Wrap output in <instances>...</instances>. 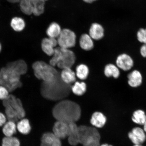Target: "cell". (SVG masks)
Masks as SVG:
<instances>
[{
    "label": "cell",
    "mask_w": 146,
    "mask_h": 146,
    "mask_svg": "<svg viewBox=\"0 0 146 146\" xmlns=\"http://www.w3.org/2000/svg\"><path fill=\"white\" fill-rule=\"evenodd\" d=\"M72 85L63 82L60 76L51 82H43L41 86V94L44 98L52 101L64 100L72 91Z\"/></svg>",
    "instance_id": "1"
},
{
    "label": "cell",
    "mask_w": 146,
    "mask_h": 146,
    "mask_svg": "<svg viewBox=\"0 0 146 146\" xmlns=\"http://www.w3.org/2000/svg\"><path fill=\"white\" fill-rule=\"evenodd\" d=\"M52 115L58 121L70 123H76L81 117V110L79 105L68 100H63L55 105Z\"/></svg>",
    "instance_id": "2"
},
{
    "label": "cell",
    "mask_w": 146,
    "mask_h": 146,
    "mask_svg": "<svg viewBox=\"0 0 146 146\" xmlns=\"http://www.w3.org/2000/svg\"><path fill=\"white\" fill-rule=\"evenodd\" d=\"M52 56L50 61V64L62 69L71 68L76 60L75 55L72 51L60 47H56Z\"/></svg>",
    "instance_id": "3"
},
{
    "label": "cell",
    "mask_w": 146,
    "mask_h": 146,
    "mask_svg": "<svg viewBox=\"0 0 146 146\" xmlns=\"http://www.w3.org/2000/svg\"><path fill=\"white\" fill-rule=\"evenodd\" d=\"M21 76L10 67H3L0 69V85L6 88L9 92H12L22 86Z\"/></svg>",
    "instance_id": "4"
},
{
    "label": "cell",
    "mask_w": 146,
    "mask_h": 146,
    "mask_svg": "<svg viewBox=\"0 0 146 146\" xmlns=\"http://www.w3.org/2000/svg\"><path fill=\"white\" fill-rule=\"evenodd\" d=\"M32 68L36 78L43 82L53 81L60 74L54 66L42 61L35 62L33 64Z\"/></svg>",
    "instance_id": "5"
},
{
    "label": "cell",
    "mask_w": 146,
    "mask_h": 146,
    "mask_svg": "<svg viewBox=\"0 0 146 146\" xmlns=\"http://www.w3.org/2000/svg\"><path fill=\"white\" fill-rule=\"evenodd\" d=\"M78 132L79 143L83 145L100 141V134L95 127L80 125L78 127Z\"/></svg>",
    "instance_id": "6"
},
{
    "label": "cell",
    "mask_w": 146,
    "mask_h": 146,
    "mask_svg": "<svg viewBox=\"0 0 146 146\" xmlns=\"http://www.w3.org/2000/svg\"><path fill=\"white\" fill-rule=\"evenodd\" d=\"M57 40L59 47L69 49L75 45L76 35L72 30L68 29H64L62 30Z\"/></svg>",
    "instance_id": "7"
},
{
    "label": "cell",
    "mask_w": 146,
    "mask_h": 146,
    "mask_svg": "<svg viewBox=\"0 0 146 146\" xmlns=\"http://www.w3.org/2000/svg\"><path fill=\"white\" fill-rule=\"evenodd\" d=\"M3 105L5 107H11L17 113L19 119H21L25 116V112L21 100L12 94H10L6 99L3 100Z\"/></svg>",
    "instance_id": "8"
},
{
    "label": "cell",
    "mask_w": 146,
    "mask_h": 146,
    "mask_svg": "<svg viewBox=\"0 0 146 146\" xmlns=\"http://www.w3.org/2000/svg\"><path fill=\"white\" fill-rule=\"evenodd\" d=\"M69 132V123L61 121H56L53 127V133L60 139L68 137Z\"/></svg>",
    "instance_id": "9"
},
{
    "label": "cell",
    "mask_w": 146,
    "mask_h": 146,
    "mask_svg": "<svg viewBox=\"0 0 146 146\" xmlns=\"http://www.w3.org/2000/svg\"><path fill=\"white\" fill-rule=\"evenodd\" d=\"M129 138L135 145H141L146 140V135L144 129L135 127L128 134Z\"/></svg>",
    "instance_id": "10"
},
{
    "label": "cell",
    "mask_w": 146,
    "mask_h": 146,
    "mask_svg": "<svg viewBox=\"0 0 146 146\" xmlns=\"http://www.w3.org/2000/svg\"><path fill=\"white\" fill-rule=\"evenodd\" d=\"M116 64L119 68L127 71L132 68L134 65V61L129 55L123 54L117 56L116 60Z\"/></svg>",
    "instance_id": "11"
},
{
    "label": "cell",
    "mask_w": 146,
    "mask_h": 146,
    "mask_svg": "<svg viewBox=\"0 0 146 146\" xmlns=\"http://www.w3.org/2000/svg\"><path fill=\"white\" fill-rule=\"evenodd\" d=\"M58 44L57 39L52 38H46L41 42V48L43 52L47 55H53L55 48Z\"/></svg>",
    "instance_id": "12"
},
{
    "label": "cell",
    "mask_w": 146,
    "mask_h": 146,
    "mask_svg": "<svg viewBox=\"0 0 146 146\" xmlns=\"http://www.w3.org/2000/svg\"><path fill=\"white\" fill-rule=\"evenodd\" d=\"M41 146H62L61 139L51 132L45 133L41 138Z\"/></svg>",
    "instance_id": "13"
},
{
    "label": "cell",
    "mask_w": 146,
    "mask_h": 146,
    "mask_svg": "<svg viewBox=\"0 0 146 146\" xmlns=\"http://www.w3.org/2000/svg\"><path fill=\"white\" fill-rule=\"evenodd\" d=\"M104 29L102 25L98 23L91 25L89 30V35L93 40H99L104 36Z\"/></svg>",
    "instance_id": "14"
},
{
    "label": "cell",
    "mask_w": 146,
    "mask_h": 146,
    "mask_svg": "<svg viewBox=\"0 0 146 146\" xmlns=\"http://www.w3.org/2000/svg\"><path fill=\"white\" fill-rule=\"evenodd\" d=\"M6 66L13 69L21 76L26 74L28 69L27 64L23 60L10 62Z\"/></svg>",
    "instance_id": "15"
},
{
    "label": "cell",
    "mask_w": 146,
    "mask_h": 146,
    "mask_svg": "<svg viewBox=\"0 0 146 146\" xmlns=\"http://www.w3.org/2000/svg\"><path fill=\"white\" fill-rule=\"evenodd\" d=\"M69 132L67 137L69 143L71 145H77L80 143L78 136V127L74 123H69Z\"/></svg>",
    "instance_id": "16"
},
{
    "label": "cell",
    "mask_w": 146,
    "mask_h": 146,
    "mask_svg": "<svg viewBox=\"0 0 146 146\" xmlns=\"http://www.w3.org/2000/svg\"><path fill=\"white\" fill-rule=\"evenodd\" d=\"M128 83L129 86L136 88L140 86L142 82L141 73L137 70H134L128 75Z\"/></svg>",
    "instance_id": "17"
},
{
    "label": "cell",
    "mask_w": 146,
    "mask_h": 146,
    "mask_svg": "<svg viewBox=\"0 0 146 146\" xmlns=\"http://www.w3.org/2000/svg\"><path fill=\"white\" fill-rule=\"evenodd\" d=\"M106 121L107 118L104 115L99 112L94 113L90 120L91 124L94 127L98 128L103 127Z\"/></svg>",
    "instance_id": "18"
},
{
    "label": "cell",
    "mask_w": 146,
    "mask_h": 146,
    "mask_svg": "<svg viewBox=\"0 0 146 146\" xmlns=\"http://www.w3.org/2000/svg\"><path fill=\"white\" fill-rule=\"evenodd\" d=\"M60 76L63 81L68 84L71 85L72 83L76 82V74L71 68L63 69L60 74Z\"/></svg>",
    "instance_id": "19"
},
{
    "label": "cell",
    "mask_w": 146,
    "mask_h": 146,
    "mask_svg": "<svg viewBox=\"0 0 146 146\" xmlns=\"http://www.w3.org/2000/svg\"><path fill=\"white\" fill-rule=\"evenodd\" d=\"M80 45L84 50L87 51L91 50L94 47L93 39L89 34H83L80 38Z\"/></svg>",
    "instance_id": "20"
},
{
    "label": "cell",
    "mask_w": 146,
    "mask_h": 146,
    "mask_svg": "<svg viewBox=\"0 0 146 146\" xmlns=\"http://www.w3.org/2000/svg\"><path fill=\"white\" fill-rule=\"evenodd\" d=\"M60 25L57 23L53 22L49 25L47 29L46 33L48 37L57 39L62 31Z\"/></svg>",
    "instance_id": "21"
},
{
    "label": "cell",
    "mask_w": 146,
    "mask_h": 146,
    "mask_svg": "<svg viewBox=\"0 0 146 146\" xmlns=\"http://www.w3.org/2000/svg\"><path fill=\"white\" fill-rule=\"evenodd\" d=\"M17 129L21 134L25 135L29 134L31 130V127L29 120L26 118L21 119L17 124Z\"/></svg>",
    "instance_id": "22"
},
{
    "label": "cell",
    "mask_w": 146,
    "mask_h": 146,
    "mask_svg": "<svg viewBox=\"0 0 146 146\" xmlns=\"http://www.w3.org/2000/svg\"><path fill=\"white\" fill-rule=\"evenodd\" d=\"M104 74L107 77H113L117 78L120 74L119 69L116 65L109 64L106 66L104 69Z\"/></svg>",
    "instance_id": "23"
},
{
    "label": "cell",
    "mask_w": 146,
    "mask_h": 146,
    "mask_svg": "<svg viewBox=\"0 0 146 146\" xmlns=\"http://www.w3.org/2000/svg\"><path fill=\"white\" fill-rule=\"evenodd\" d=\"M17 129L15 122L9 120L3 125V132L5 137L12 136L16 133Z\"/></svg>",
    "instance_id": "24"
},
{
    "label": "cell",
    "mask_w": 146,
    "mask_h": 146,
    "mask_svg": "<svg viewBox=\"0 0 146 146\" xmlns=\"http://www.w3.org/2000/svg\"><path fill=\"white\" fill-rule=\"evenodd\" d=\"M45 1L34 0L33 3V14L36 16L43 14L45 10Z\"/></svg>",
    "instance_id": "25"
},
{
    "label": "cell",
    "mask_w": 146,
    "mask_h": 146,
    "mask_svg": "<svg viewBox=\"0 0 146 146\" xmlns=\"http://www.w3.org/2000/svg\"><path fill=\"white\" fill-rule=\"evenodd\" d=\"M134 123L138 125H143L146 122V115L141 110H138L133 113L132 118Z\"/></svg>",
    "instance_id": "26"
},
{
    "label": "cell",
    "mask_w": 146,
    "mask_h": 146,
    "mask_svg": "<svg viewBox=\"0 0 146 146\" xmlns=\"http://www.w3.org/2000/svg\"><path fill=\"white\" fill-rule=\"evenodd\" d=\"M11 27L16 32H21L23 30L25 23L23 18L19 17H15L11 21Z\"/></svg>",
    "instance_id": "27"
},
{
    "label": "cell",
    "mask_w": 146,
    "mask_h": 146,
    "mask_svg": "<svg viewBox=\"0 0 146 146\" xmlns=\"http://www.w3.org/2000/svg\"><path fill=\"white\" fill-rule=\"evenodd\" d=\"M34 0H21L20 7L23 13L30 15L33 14V3Z\"/></svg>",
    "instance_id": "28"
},
{
    "label": "cell",
    "mask_w": 146,
    "mask_h": 146,
    "mask_svg": "<svg viewBox=\"0 0 146 146\" xmlns=\"http://www.w3.org/2000/svg\"><path fill=\"white\" fill-rule=\"evenodd\" d=\"M87 86L84 82H76L72 87V91L75 94L81 96L86 91Z\"/></svg>",
    "instance_id": "29"
},
{
    "label": "cell",
    "mask_w": 146,
    "mask_h": 146,
    "mask_svg": "<svg viewBox=\"0 0 146 146\" xmlns=\"http://www.w3.org/2000/svg\"><path fill=\"white\" fill-rule=\"evenodd\" d=\"M76 70V76L78 78L81 80L86 79L89 73V68L86 65L83 64L78 65Z\"/></svg>",
    "instance_id": "30"
},
{
    "label": "cell",
    "mask_w": 146,
    "mask_h": 146,
    "mask_svg": "<svg viewBox=\"0 0 146 146\" xmlns=\"http://www.w3.org/2000/svg\"><path fill=\"white\" fill-rule=\"evenodd\" d=\"M21 143L19 139L13 136L5 137L2 142V146H20Z\"/></svg>",
    "instance_id": "31"
},
{
    "label": "cell",
    "mask_w": 146,
    "mask_h": 146,
    "mask_svg": "<svg viewBox=\"0 0 146 146\" xmlns=\"http://www.w3.org/2000/svg\"><path fill=\"white\" fill-rule=\"evenodd\" d=\"M138 41L143 44H146V28H140L137 33Z\"/></svg>",
    "instance_id": "32"
},
{
    "label": "cell",
    "mask_w": 146,
    "mask_h": 146,
    "mask_svg": "<svg viewBox=\"0 0 146 146\" xmlns=\"http://www.w3.org/2000/svg\"><path fill=\"white\" fill-rule=\"evenodd\" d=\"M9 91L6 88L0 85V100H3L9 96Z\"/></svg>",
    "instance_id": "33"
},
{
    "label": "cell",
    "mask_w": 146,
    "mask_h": 146,
    "mask_svg": "<svg viewBox=\"0 0 146 146\" xmlns=\"http://www.w3.org/2000/svg\"><path fill=\"white\" fill-rule=\"evenodd\" d=\"M7 117L6 116L0 112V127L2 126L6 123Z\"/></svg>",
    "instance_id": "34"
},
{
    "label": "cell",
    "mask_w": 146,
    "mask_h": 146,
    "mask_svg": "<svg viewBox=\"0 0 146 146\" xmlns=\"http://www.w3.org/2000/svg\"><path fill=\"white\" fill-rule=\"evenodd\" d=\"M140 52L143 57L146 58V44L142 46L140 49Z\"/></svg>",
    "instance_id": "35"
},
{
    "label": "cell",
    "mask_w": 146,
    "mask_h": 146,
    "mask_svg": "<svg viewBox=\"0 0 146 146\" xmlns=\"http://www.w3.org/2000/svg\"><path fill=\"white\" fill-rule=\"evenodd\" d=\"M100 141H96L87 144L83 146H100Z\"/></svg>",
    "instance_id": "36"
},
{
    "label": "cell",
    "mask_w": 146,
    "mask_h": 146,
    "mask_svg": "<svg viewBox=\"0 0 146 146\" xmlns=\"http://www.w3.org/2000/svg\"><path fill=\"white\" fill-rule=\"evenodd\" d=\"M85 3H92L98 0H82Z\"/></svg>",
    "instance_id": "37"
},
{
    "label": "cell",
    "mask_w": 146,
    "mask_h": 146,
    "mask_svg": "<svg viewBox=\"0 0 146 146\" xmlns=\"http://www.w3.org/2000/svg\"><path fill=\"white\" fill-rule=\"evenodd\" d=\"M9 2L12 3H16L20 2L21 0H7Z\"/></svg>",
    "instance_id": "38"
},
{
    "label": "cell",
    "mask_w": 146,
    "mask_h": 146,
    "mask_svg": "<svg viewBox=\"0 0 146 146\" xmlns=\"http://www.w3.org/2000/svg\"><path fill=\"white\" fill-rule=\"evenodd\" d=\"M100 146H113L111 145H108V144H104L103 145H100Z\"/></svg>",
    "instance_id": "39"
},
{
    "label": "cell",
    "mask_w": 146,
    "mask_h": 146,
    "mask_svg": "<svg viewBox=\"0 0 146 146\" xmlns=\"http://www.w3.org/2000/svg\"><path fill=\"white\" fill-rule=\"evenodd\" d=\"M144 130L145 131V132H146V122L144 124Z\"/></svg>",
    "instance_id": "40"
},
{
    "label": "cell",
    "mask_w": 146,
    "mask_h": 146,
    "mask_svg": "<svg viewBox=\"0 0 146 146\" xmlns=\"http://www.w3.org/2000/svg\"><path fill=\"white\" fill-rule=\"evenodd\" d=\"M1 48H2L1 45V43H0V52H1Z\"/></svg>",
    "instance_id": "41"
},
{
    "label": "cell",
    "mask_w": 146,
    "mask_h": 146,
    "mask_svg": "<svg viewBox=\"0 0 146 146\" xmlns=\"http://www.w3.org/2000/svg\"><path fill=\"white\" fill-rule=\"evenodd\" d=\"M134 146H143L141 145H134Z\"/></svg>",
    "instance_id": "42"
},
{
    "label": "cell",
    "mask_w": 146,
    "mask_h": 146,
    "mask_svg": "<svg viewBox=\"0 0 146 146\" xmlns=\"http://www.w3.org/2000/svg\"><path fill=\"white\" fill-rule=\"evenodd\" d=\"M43 1H48V0H43Z\"/></svg>",
    "instance_id": "43"
}]
</instances>
